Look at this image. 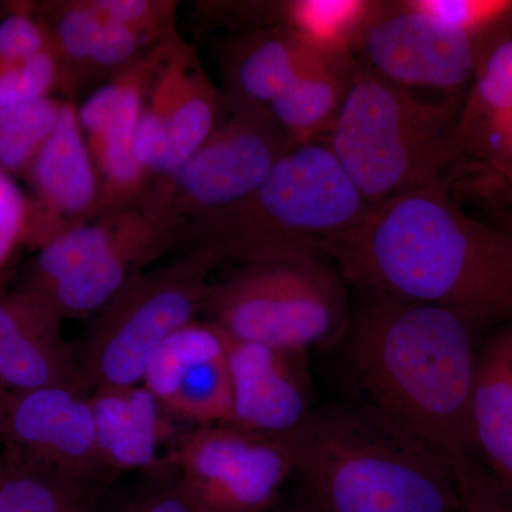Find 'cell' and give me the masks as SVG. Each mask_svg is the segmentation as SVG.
<instances>
[{"mask_svg": "<svg viewBox=\"0 0 512 512\" xmlns=\"http://www.w3.org/2000/svg\"><path fill=\"white\" fill-rule=\"evenodd\" d=\"M326 255L365 295L446 309L480 326L512 320V234L468 217L447 190L370 207Z\"/></svg>", "mask_w": 512, "mask_h": 512, "instance_id": "1", "label": "cell"}, {"mask_svg": "<svg viewBox=\"0 0 512 512\" xmlns=\"http://www.w3.org/2000/svg\"><path fill=\"white\" fill-rule=\"evenodd\" d=\"M478 326L446 309L366 295L346 335L365 403L440 450L464 487L487 473L471 427Z\"/></svg>", "mask_w": 512, "mask_h": 512, "instance_id": "2", "label": "cell"}, {"mask_svg": "<svg viewBox=\"0 0 512 512\" xmlns=\"http://www.w3.org/2000/svg\"><path fill=\"white\" fill-rule=\"evenodd\" d=\"M308 500L319 512H460L457 468L369 404L313 410L284 437Z\"/></svg>", "mask_w": 512, "mask_h": 512, "instance_id": "3", "label": "cell"}, {"mask_svg": "<svg viewBox=\"0 0 512 512\" xmlns=\"http://www.w3.org/2000/svg\"><path fill=\"white\" fill-rule=\"evenodd\" d=\"M369 208L329 147L315 141L293 147L245 200L188 221L178 242L215 268L320 258Z\"/></svg>", "mask_w": 512, "mask_h": 512, "instance_id": "4", "label": "cell"}, {"mask_svg": "<svg viewBox=\"0 0 512 512\" xmlns=\"http://www.w3.org/2000/svg\"><path fill=\"white\" fill-rule=\"evenodd\" d=\"M453 101L430 103L357 62L339 116L322 138L369 207L447 190L463 157Z\"/></svg>", "mask_w": 512, "mask_h": 512, "instance_id": "5", "label": "cell"}, {"mask_svg": "<svg viewBox=\"0 0 512 512\" xmlns=\"http://www.w3.org/2000/svg\"><path fill=\"white\" fill-rule=\"evenodd\" d=\"M204 312L229 338L303 352L346 338L352 320L342 279L313 256L239 265Z\"/></svg>", "mask_w": 512, "mask_h": 512, "instance_id": "6", "label": "cell"}, {"mask_svg": "<svg viewBox=\"0 0 512 512\" xmlns=\"http://www.w3.org/2000/svg\"><path fill=\"white\" fill-rule=\"evenodd\" d=\"M214 269L204 256L185 252L174 264L131 278L104 306L90 335L79 362L84 387L143 383L158 348L204 311Z\"/></svg>", "mask_w": 512, "mask_h": 512, "instance_id": "7", "label": "cell"}, {"mask_svg": "<svg viewBox=\"0 0 512 512\" xmlns=\"http://www.w3.org/2000/svg\"><path fill=\"white\" fill-rule=\"evenodd\" d=\"M296 147L268 107L231 99L204 144L160 187L148 188L141 207L181 227L238 204Z\"/></svg>", "mask_w": 512, "mask_h": 512, "instance_id": "8", "label": "cell"}, {"mask_svg": "<svg viewBox=\"0 0 512 512\" xmlns=\"http://www.w3.org/2000/svg\"><path fill=\"white\" fill-rule=\"evenodd\" d=\"M177 487L192 512H269L293 474L284 437L228 424L201 426L174 451Z\"/></svg>", "mask_w": 512, "mask_h": 512, "instance_id": "9", "label": "cell"}, {"mask_svg": "<svg viewBox=\"0 0 512 512\" xmlns=\"http://www.w3.org/2000/svg\"><path fill=\"white\" fill-rule=\"evenodd\" d=\"M224 113V93L212 83L194 47L174 35L167 40L137 128L134 154L150 188L160 187L210 137Z\"/></svg>", "mask_w": 512, "mask_h": 512, "instance_id": "10", "label": "cell"}, {"mask_svg": "<svg viewBox=\"0 0 512 512\" xmlns=\"http://www.w3.org/2000/svg\"><path fill=\"white\" fill-rule=\"evenodd\" d=\"M356 50L389 82L457 92L473 79L483 49L476 37L443 28L404 2H376Z\"/></svg>", "mask_w": 512, "mask_h": 512, "instance_id": "11", "label": "cell"}, {"mask_svg": "<svg viewBox=\"0 0 512 512\" xmlns=\"http://www.w3.org/2000/svg\"><path fill=\"white\" fill-rule=\"evenodd\" d=\"M167 40L121 70L79 109L80 126L100 178V217L136 207L148 190L150 178L138 164L134 144Z\"/></svg>", "mask_w": 512, "mask_h": 512, "instance_id": "12", "label": "cell"}, {"mask_svg": "<svg viewBox=\"0 0 512 512\" xmlns=\"http://www.w3.org/2000/svg\"><path fill=\"white\" fill-rule=\"evenodd\" d=\"M5 446L76 480L96 483L109 471L97 444L90 397L79 387L10 393Z\"/></svg>", "mask_w": 512, "mask_h": 512, "instance_id": "13", "label": "cell"}, {"mask_svg": "<svg viewBox=\"0 0 512 512\" xmlns=\"http://www.w3.org/2000/svg\"><path fill=\"white\" fill-rule=\"evenodd\" d=\"M225 336L232 393L228 426L268 437L298 430L315 410L308 352Z\"/></svg>", "mask_w": 512, "mask_h": 512, "instance_id": "14", "label": "cell"}, {"mask_svg": "<svg viewBox=\"0 0 512 512\" xmlns=\"http://www.w3.org/2000/svg\"><path fill=\"white\" fill-rule=\"evenodd\" d=\"M143 386L168 412L200 426L229 424L232 416L227 336L218 326L192 322L158 348Z\"/></svg>", "mask_w": 512, "mask_h": 512, "instance_id": "15", "label": "cell"}, {"mask_svg": "<svg viewBox=\"0 0 512 512\" xmlns=\"http://www.w3.org/2000/svg\"><path fill=\"white\" fill-rule=\"evenodd\" d=\"M23 178L33 192L37 249L60 232L100 215V178L72 100L63 101L52 136Z\"/></svg>", "mask_w": 512, "mask_h": 512, "instance_id": "16", "label": "cell"}, {"mask_svg": "<svg viewBox=\"0 0 512 512\" xmlns=\"http://www.w3.org/2000/svg\"><path fill=\"white\" fill-rule=\"evenodd\" d=\"M181 231L177 222L151 214L140 204L127 208L119 237L103 254L45 295L30 298L62 320L92 315L109 305L127 282L140 274L138 269L177 244Z\"/></svg>", "mask_w": 512, "mask_h": 512, "instance_id": "17", "label": "cell"}, {"mask_svg": "<svg viewBox=\"0 0 512 512\" xmlns=\"http://www.w3.org/2000/svg\"><path fill=\"white\" fill-rule=\"evenodd\" d=\"M63 320L19 289L0 291V386L9 393L43 387L86 389L79 360L62 336Z\"/></svg>", "mask_w": 512, "mask_h": 512, "instance_id": "18", "label": "cell"}, {"mask_svg": "<svg viewBox=\"0 0 512 512\" xmlns=\"http://www.w3.org/2000/svg\"><path fill=\"white\" fill-rule=\"evenodd\" d=\"M90 403L97 444L109 470L157 467L165 426L161 404L146 387L97 389Z\"/></svg>", "mask_w": 512, "mask_h": 512, "instance_id": "19", "label": "cell"}, {"mask_svg": "<svg viewBox=\"0 0 512 512\" xmlns=\"http://www.w3.org/2000/svg\"><path fill=\"white\" fill-rule=\"evenodd\" d=\"M471 427L478 458L487 473L512 493V356L510 332L478 356L471 402Z\"/></svg>", "mask_w": 512, "mask_h": 512, "instance_id": "20", "label": "cell"}, {"mask_svg": "<svg viewBox=\"0 0 512 512\" xmlns=\"http://www.w3.org/2000/svg\"><path fill=\"white\" fill-rule=\"evenodd\" d=\"M356 69L355 53L319 52L268 107L296 146L315 143L328 134Z\"/></svg>", "mask_w": 512, "mask_h": 512, "instance_id": "21", "label": "cell"}, {"mask_svg": "<svg viewBox=\"0 0 512 512\" xmlns=\"http://www.w3.org/2000/svg\"><path fill=\"white\" fill-rule=\"evenodd\" d=\"M318 53L288 28L239 39L225 57V94L269 107Z\"/></svg>", "mask_w": 512, "mask_h": 512, "instance_id": "22", "label": "cell"}, {"mask_svg": "<svg viewBox=\"0 0 512 512\" xmlns=\"http://www.w3.org/2000/svg\"><path fill=\"white\" fill-rule=\"evenodd\" d=\"M473 87L457 120L461 150L490 157L512 128V35L495 40L481 52Z\"/></svg>", "mask_w": 512, "mask_h": 512, "instance_id": "23", "label": "cell"}, {"mask_svg": "<svg viewBox=\"0 0 512 512\" xmlns=\"http://www.w3.org/2000/svg\"><path fill=\"white\" fill-rule=\"evenodd\" d=\"M94 485L6 446L0 460V512H93L99 494Z\"/></svg>", "mask_w": 512, "mask_h": 512, "instance_id": "24", "label": "cell"}, {"mask_svg": "<svg viewBox=\"0 0 512 512\" xmlns=\"http://www.w3.org/2000/svg\"><path fill=\"white\" fill-rule=\"evenodd\" d=\"M376 2L296 0L285 3L286 28L323 53H355L357 40L372 18Z\"/></svg>", "mask_w": 512, "mask_h": 512, "instance_id": "25", "label": "cell"}, {"mask_svg": "<svg viewBox=\"0 0 512 512\" xmlns=\"http://www.w3.org/2000/svg\"><path fill=\"white\" fill-rule=\"evenodd\" d=\"M37 13L46 23L62 63L64 90L72 92L87 77L104 20L93 0L45 3L37 6Z\"/></svg>", "mask_w": 512, "mask_h": 512, "instance_id": "26", "label": "cell"}, {"mask_svg": "<svg viewBox=\"0 0 512 512\" xmlns=\"http://www.w3.org/2000/svg\"><path fill=\"white\" fill-rule=\"evenodd\" d=\"M63 101L43 99L0 109V170L25 175L52 136Z\"/></svg>", "mask_w": 512, "mask_h": 512, "instance_id": "27", "label": "cell"}, {"mask_svg": "<svg viewBox=\"0 0 512 512\" xmlns=\"http://www.w3.org/2000/svg\"><path fill=\"white\" fill-rule=\"evenodd\" d=\"M404 3L437 25L476 39L512 16L511 0H407Z\"/></svg>", "mask_w": 512, "mask_h": 512, "instance_id": "28", "label": "cell"}, {"mask_svg": "<svg viewBox=\"0 0 512 512\" xmlns=\"http://www.w3.org/2000/svg\"><path fill=\"white\" fill-rule=\"evenodd\" d=\"M60 87L64 89L63 67L55 47H50L0 69V109L49 99Z\"/></svg>", "mask_w": 512, "mask_h": 512, "instance_id": "29", "label": "cell"}, {"mask_svg": "<svg viewBox=\"0 0 512 512\" xmlns=\"http://www.w3.org/2000/svg\"><path fill=\"white\" fill-rule=\"evenodd\" d=\"M36 211L12 175L0 170V291L16 252L35 247Z\"/></svg>", "mask_w": 512, "mask_h": 512, "instance_id": "30", "label": "cell"}, {"mask_svg": "<svg viewBox=\"0 0 512 512\" xmlns=\"http://www.w3.org/2000/svg\"><path fill=\"white\" fill-rule=\"evenodd\" d=\"M2 9L0 69L25 62L30 57L55 47L52 35L33 3H6Z\"/></svg>", "mask_w": 512, "mask_h": 512, "instance_id": "31", "label": "cell"}, {"mask_svg": "<svg viewBox=\"0 0 512 512\" xmlns=\"http://www.w3.org/2000/svg\"><path fill=\"white\" fill-rule=\"evenodd\" d=\"M104 22L119 23L160 45L174 35L177 2L168 0H93Z\"/></svg>", "mask_w": 512, "mask_h": 512, "instance_id": "32", "label": "cell"}, {"mask_svg": "<svg viewBox=\"0 0 512 512\" xmlns=\"http://www.w3.org/2000/svg\"><path fill=\"white\" fill-rule=\"evenodd\" d=\"M150 43L153 42L136 30L119 23L104 22L90 59L86 79L111 72L120 73L136 62L138 57L143 56L141 50Z\"/></svg>", "mask_w": 512, "mask_h": 512, "instance_id": "33", "label": "cell"}, {"mask_svg": "<svg viewBox=\"0 0 512 512\" xmlns=\"http://www.w3.org/2000/svg\"><path fill=\"white\" fill-rule=\"evenodd\" d=\"M505 493L507 491L485 473L464 487L460 512H512Z\"/></svg>", "mask_w": 512, "mask_h": 512, "instance_id": "34", "label": "cell"}, {"mask_svg": "<svg viewBox=\"0 0 512 512\" xmlns=\"http://www.w3.org/2000/svg\"><path fill=\"white\" fill-rule=\"evenodd\" d=\"M123 512H192L177 485L151 491L128 505Z\"/></svg>", "mask_w": 512, "mask_h": 512, "instance_id": "35", "label": "cell"}, {"mask_svg": "<svg viewBox=\"0 0 512 512\" xmlns=\"http://www.w3.org/2000/svg\"><path fill=\"white\" fill-rule=\"evenodd\" d=\"M488 160L512 192V128L498 141Z\"/></svg>", "mask_w": 512, "mask_h": 512, "instance_id": "36", "label": "cell"}, {"mask_svg": "<svg viewBox=\"0 0 512 512\" xmlns=\"http://www.w3.org/2000/svg\"><path fill=\"white\" fill-rule=\"evenodd\" d=\"M10 393L0 386V444L6 440V413H8Z\"/></svg>", "mask_w": 512, "mask_h": 512, "instance_id": "37", "label": "cell"}, {"mask_svg": "<svg viewBox=\"0 0 512 512\" xmlns=\"http://www.w3.org/2000/svg\"><path fill=\"white\" fill-rule=\"evenodd\" d=\"M269 512H319L316 510L315 505L311 503V501L306 498L305 501H301V503L282 505V507L272 508Z\"/></svg>", "mask_w": 512, "mask_h": 512, "instance_id": "38", "label": "cell"}, {"mask_svg": "<svg viewBox=\"0 0 512 512\" xmlns=\"http://www.w3.org/2000/svg\"><path fill=\"white\" fill-rule=\"evenodd\" d=\"M510 348H511V356H512V332H510Z\"/></svg>", "mask_w": 512, "mask_h": 512, "instance_id": "39", "label": "cell"}, {"mask_svg": "<svg viewBox=\"0 0 512 512\" xmlns=\"http://www.w3.org/2000/svg\"><path fill=\"white\" fill-rule=\"evenodd\" d=\"M2 6H0V16H2Z\"/></svg>", "mask_w": 512, "mask_h": 512, "instance_id": "40", "label": "cell"}, {"mask_svg": "<svg viewBox=\"0 0 512 512\" xmlns=\"http://www.w3.org/2000/svg\"><path fill=\"white\" fill-rule=\"evenodd\" d=\"M510 232H511V234H512V231H510Z\"/></svg>", "mask_w": 512, "mask_h": 512, "instance_id": "41", "label": "cell"}]
</instances>
